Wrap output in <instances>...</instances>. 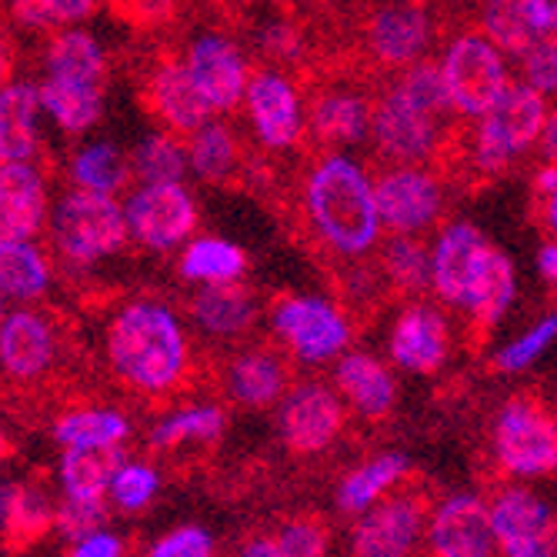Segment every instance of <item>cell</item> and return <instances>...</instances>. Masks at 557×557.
<instances>
[{
	"label": "cell",
	"mask_w": 557,
	"mask_h": 557,
	"mask_svg": "<svg viewBox=\"0 0 557 557\" xmlns=\"http://www.w3.org/2000/svg\"><path fill=\"white\" fill-rule=\"evenodd\" d=\"M304 218H308L318 244L341 261H361L374 255L384 224L374 197V181L361 161L347 150L321 154L300 187Z\"/></svg>",
	"instance_id": "cell-1"
},
{
	"label": "cell",
	"mask_w": 557,
	"mask_h": 557,
	"mask_svg": "<svg viewBox=\"0 0 557 557\" xmlns=\"http://www.w3.org/2000/svg\"><path fill=\"white\" fill-rule=\"evenodd\" d=\"M108 361L114 374L140 394H168L187 377L190 344L174 308L137 297L108 324Z\"/></svg>",
	"instance_id": "cell-2"
},
{
	"label": "cell",
	"mask_w": 557,
	"mask_h": 557,
	"mask_svg": "<svg viewBox=\"0 0 557 557\" xmlns=\"http://www.w3.org/2000/svg\"><path fill=\"white\" fill-rule=\"evenodd\" d=\"M50 247L67 268H94L127 247L131 231L124 218V200L114 194H97L71 187L54 205L47 221Z\"/></svg>",
	"instance_id": "cell-3"
},
{
	"label": "cell",
	"mask_w": 557,
	"mask_h": 557,
	"mask_svg": "<svg viewBox=\"0 0 557 557\" xmlns=\"http://www.w3.org/2000/svg\"><path fill=\"white\" fill-rule=\"evenodd\" d=\"M547 121V97L531 84H511L497 104L474 121L471 131V171L494 177L518 164L528 150L537 147Z\"/></svg>",
	"instance_id": "cell-4"
},
{
	"label": "cell",
	"mask_w": 557,
	"mask_h": 557,
	"mask_svg": "<svg viewBox=\"0 0 557 557\" xmlns=\"http://www.w3.org/2000/svg\"><path fill=\"white\" fill-rule=\"evenodd\" d=\"M441 74L454 111L468 121L487 114L515 84L508 71V58L481 30H461L447 40L441 54Z\"/></svg>",
	"instance_id": "cell-5"
},
{
	"label": "cell",
	"mask_w": 557,
	"mask_h": 557,
	"mask_svg": "<svg viewBox=\"0 0 557 557\" xmlns=\"http://www.w3.org/2000/svg\"><path fill=\"white\" fill-rule=\"evenodd\" d=\"M371 140L387 164H431L450 144V117L418 108L391 84L374 100Z\"/></svg>",
	"instance_id": "cell-6"
},
{
	"label": "cell",
	"mask_w": 557,
	"mask_h": 557,
	"mask_svg": "<svg viewBox=\"0 0 557 557\" xmlns=\"http://www.w3.org/2000/svg\"><path fill=\"white\" fill-rule=\"evenodd\" d=\"M271 331L300 364L337 361L350 347L354 327L344 308L321 294H287L271 308Z\"/></svg>",
	"instance_id": "cell-7"
},
{
	"label": "cell",
	"mask_w": 557,
	"mask_h": 557,
	"mask_svg": "<svg viewBox=\"0 0 557 557\" xmlns=\"http://www.w3.org/2000/svg\"><path fill=\"white\" fill-rule=\"evenodd\" d=\"M494 458L511 478L531 481L557 471V418L534 397H511L494 418Z\"/></svg>",
	"instance_id": "cell-8"
},
{
	"label": "cell",
	"mask_w": 557,
	"mask_h": 557,
	"mask_svg": "<svg viewBox=\"0 0 557 557\" xmlns=\"http://www.w3.org/2000/svg\"><path fill=\"white\" fill-rule=\"evenodd\" d=\"M124 218L131 240L150 255L181 250L197 231V200L184 181L177 184H137L124 197Z\"/></svg>",
	"instance_id": "cell-9"
},
{
	"label": "cell",
	"mask_w": 557,
	"mask_h": 557,
	"mask_svg": "<svg viewBox=\"0 0 557 557\" xmlns=\"http://www.w3.org/2000/svg\"><path fill=\"white\" fill-rule=\"evenodd\" d=\"M374 197L384 234H428L447 205V187L437 171L421 164H394L374 177Z\"/></svg>",
	"instance_id": "cell-10"
},
{
	"label": "cell",
	"mask_w": 557,
	"mask_h": 557,
	"mask_svg": "<svg viewBox=\"0 0 557 557\" xmlns=\"http://www.w3.org/2000/svg\"><path fill=\"white\" fill-rule=\"evenodd\" d=\"M361 40L381 71H404L424 61L434 40L431 4L428 0H377L361 27Z\"/></svg>",
	"instance_id": "cell-11"
},
{
	"label": "cell",
	"mask_w": 557,
	"mask_h": 557,
	"mask_svg": "<svg viewBox=\"0 0 557 557\" xmlns=\"http://www.w3.org/2000/svg\"><path fill=\"white\" fill-rule=\"evenodd\" d=\"M494 244L471 221H450L431 244V290L447 308L468 311V304L491 264Z\"/></svg>",
	"instance_id": "cell-12"
},
{
	"label": "cell",
	"mask_w": 557,
	"mask_h": 557,
	"mask_svg": "<svg viewBox=\"0 0 557 557\" xmlns=\"http://www.w3.org/2000/svg\"><path fill=\"white\" fill-rule=\"evenodd\" d=\"M244 111L258 144L271 154H284V150L297 147L304 131H308V104H304L297 84L274 67L250 74Z\"/></svg>",
	"instance_id": "cell-13"
},
{
	"label": "cell",
	"mask_w": 557,
	"mask_h": 557,
	"mask_svg": "<svg viewBox=\"0 0 557 557\" xmlns=\"http://www.w3.org/2000/svg\"><path fill=\"white\" fill-rule=\"evenodd\" d=\"M344 418L347 414H344L341 391L318 381L297 384L281 400V414H277L281 441L290 454H300V458L321 454L344 431Z\"/></svg>",
	"instance_id": "cell-14"
},
{
	"label": "cell",
	"mask_w": 557,
	"mask_h": 557,
	"mask_svg": "<svg viewBox=\"0 0 557 557\" xmlns=\"http://www.w3.org/2000/svg\"><path fill=\"white\" fill-rule=\"evenodd\" d=\"M494 544L500 557H550L557 547V524L547 504L524 487H508L491 500Z\"/></svg>",
	"instance_id": "cell-15"
},
{
	"label": "cell",
	"mask_w": 557,
	"mask_h": 557,
	"mask_svg": "<svg viewBox=\"0 0 557 557\" xmlns=\"http://www.w3.org/2000/svg\"><path fill=\"white\" fill-rule=\"evenodd\" d=\"M184 64L214 114H231L244 104V94L250 84V64L231 37L200 34L197 40H190Z\"/></svg>",
	"instance_id": "cell-16"
},
{
	"label": "cell",
	"mask_w": 557,
	"mask_h": 557,
	"mask_svg": "<svg viewBox=\"0 0 557 557\" xmlns=\"http://www.w3.org/2000/svg\"><path fill=\"white\" fill-rule=\"evenodd\" d=\"M424 531V504L414 494L384 497L350 531V557H411Z\"/></svg>",
	"instance_id": "cell-17"
},
{
	"label": "cell",
	"mask_w": 557,
	"mask_h": 557,
	"mask_svg": "<svg viewBox=\"0 0 557 557\" xmlns=\"http://www.w3.org/2000/svg\"><path fill=\"white\" fill-rule=\"evenodd\" d=\"M428 547L434 557H494L491 504L478 494L441 500L428 521Z\"/></svg>",
	"instance_id": "cell-18"
},
{
	"label": "cell",
	"mask_w": 557,
	"mask_h": 557,
	"mask_svg": "<svg viewBox=\"0 0 557 557\" xmlns=\"http://www.w3.org/2000/svg\"><path fill=\"white\" fill-rule=\"evenodd\" d=\"M391 361L408 374H434L444 368L450 354V324L434 304H408L387 337Z\"/></svg>",
	"instance_id": "cell-19"
},
{
	"label": "cell",
	"mask_w": 557,
	"mask_h": 557,
	"mask_svg": "<svg viewBox=\"0 0 557 557\" xmlns=\"http://www.w3.org/2000/svg\"><path fill=\"white\" fill-rule=\"evenodd\" d=\"M58 361V331L47 314L27 308L8 311L0 321V368L14 381H37Z\"/></svg>",
	"instance_id": "cell-20"
},
{
	"label": "cell",
	"mask_w": 557,
	"mask_h": 557,
	"mask_svg": "<svg viewBox=\"0 0 557 557\" xmlns=\"http://www.w3.org/2000/svg\"><path fill=\"white\" fill-rule=\"evenodd\" d=\"M50 221L47 177L34 161L0 164V237L37 240Z\"/></svg>",
	"instance_id": "cell-21"
},
{
	"label": "cell",
	"mask_w": 557,
	"mask_h": 557,
	"mask_svg": "<svg viewBox=\"0 0 557 557\" xmlns=\"http://www.w3.org/2000/svg\"><path fill=\"white\" fill-rule=\"evenodd\" d=\"M144 97L150 114L164 124V131H174L181 137H190L197 127H205L214 117L184 61H161L147 74Z\"/></svg>",
	"instance_id": "cell-22"
},
{
	"label": "cell",
	"mask_w": 557,
	"mask_h": 557,
	"mask_svg": "<svg viewBox=\"0 0 557 557\" xmlns=\"http://www.w3.org/2000/svg\"><path fill=\"white\" fill-rule=\"evenodd\" d=\"M374 100L354 87H324L308 104V131L327 150L358 147L371 137Z\"/></svg>",
	"instance_id": "cell-23"
},
{
	"label": "cell",
	"mask_w": 557,
	"mask_h": 557,
	"mask_svg": "<svg viewBox=\"0 0 557 557\" xmlns=\"http://www.w3.org/2000/svg\"><path fill=\"white\" fill-rule=\"evenodd\" d=\"M261 318V304L255 290L244 287L240 281L234 284H205L190 297V321L200 334L218 337V341H234L244 337Z\"/></svg>",
	"instance_id": "cell-24"
},
{
	"label": "cell",
	"mask_w": 557,
	"mask_h": 557,
	"mask_svg": "<svg viewBox=\"0 0 557 557\" xmlns=\"http://www.w3.org/2000/svg\"><path fill=\"white\" fill-rule=\"evenodd\" d=\"M334 387L344 400L368 421H381L391 414L397 400L394 374L368 350H344L334 361Z\"/></svg>",
	"instance_id": "cell-25"
},
{
	"label": "cell",
	"mask_w": 557,
	"mask_h": 557,
	"mask_svg": "<svg viewBox=\"0 0 557 557\" xmlns=\"http://www.w3.org/2000/svg\"><path fill=\"white\" fill-rule=\"evenodd\" d=\"M40 117L44 104L37 81H11L0 87V164L37 158Z\"/></svg>",
	"instance_id": "cell-26"
},
{
	"label": "cell",
	"mask_w": 557,
	"mask_h": 557,
	"mask_svg": "<svg viewBox=\"0 0 557 557\" xmlns=\"http://www.w3.org/2000/svg\"><path fill=\"white\" fill-rule=\"evenodd\" d=\"M40 104L44 117L54 121L64 134L81 137L104 121L108 111V84H87V81H61V77H40Z\"/></svg>",
	"instance_id": "cell-27"
},
{
	"label": "cell",
	"mask_w": 557,
	"mask_h": 557,
	"mask_svg": "<svg viewBox=\"0 0 557 557\" xmlns=\"http://www.w3.org/2000/svg\"><path fill=\"white\" fill-rule=\"evenodd\" d=\"M111 61L108 50L94 34L81 27H64L47 40L40 58V77H61V81H87V84H108Z\"/></svg>",
	"instance_id": "cell-28"
},
{
	"label": "cell",
	"mask_w": 557,
	"mask_h": 557,
	"mask_svg": "<svg viewBox=\"0 0 557 557\" xmlns=\"http://www.w3.org/2000/svg\"><path fill=\"white\" fill-rule=\"evenodd\" d=\"M224 384L234 404L240 408H268V404L281 400L287 391V368L268 347H250L227 364Z\"/></svg>",
	"instance_id": "cell-29"
},
{
	"label": "cell",
	"mask_w": 557,
	"mask_h": 557,
	"mask_svg": "<svg viewBox=\"0 0 557 557\" xmlns=\"http://www.w3.org/2000/svg\"><path fill=\"white\" fill-rule=\"evenodd\" d=\"M54 284V268L37 240L0 237V297L14 304L40 300Z\"/></svg>",
	"instance_id": "cell-30"
},
{
	"label": "cell",
	"mask_w": 557,
	"mask_h": 557,
	"mask_svg": "<svg viewBox=\"0 0 557 557\" xmlns=\"http://www.w3.org/2000/svg\"><path fill=\"white\" fill-rule=\"evenodd\" d=\"M177 274L187 284H234L247 274V255L244 247L218 237V234H200L190 237L181 255H177Z\"/></svg>",
	"instance_id": "cell-31"
},
{
	"label": "cell",
	"mask_w": 557,
	"mask_h": 557,
	"mask_svg": "<svg viewBox=\"0 0 557 557\" xmlns=\"http://www.w3.org/2000/svg\"><path fill=\"white\" fill-rule=\"evenodd\" d=\"M411 461L404 458L400 450H384L377 458L364 461L361 468H354L341 484H337V508L344 515H364L374 504H381L387 497L391 487H397L408 474Z\"/></svg>",
	"instance_id": "cell-32"
},
{
	"label": "cell",
	"mask_w": 557,
	"mask_h": 557,
	"mask_svg": "<svg viewBox=\"0 0 557 557\" xmlns=\"http://www.w3.org/2000/svg\"><path fill=\"white\" fill-rule=\"evenodd\" d=\"M187 161H190V174L205 184H231L240 168V137L231 124L224 121H208L205 127H197L187 137Z\"/></svg>",
	"instance_id": "cell-33"
},
{
	"label": "cell",
	"mask_w": 557,
	"mask_h": 557,
	"mask_svg": "<svg viewBox=\"0 0 557 557\" xmlns=\"http://www.w3.org/2000/svg\"><path fill=\"white\" fill-rule=\"evenodd\" d=\"M67 177H71V187L117 197V190H124L127 181L134 177L131 154H124L114 140L81 144L67 161Z\"/></svg>",
	"instance_id": "cell-34"
},
{
	"label": "cell",
	"mask_w": 557,
	"mask_h": 557,
	"mask_svg": "<svg viewBox=\"0 0 557 557\" xmlns=\"http://www.w3.org/2000/svg\"><path fill=\"white\" fill-rule=\"evenodd\" d=\"M124 465L121 447H64L61 484L67 497H104Z\"/></svg>",
	"instance_id": "cell-35"
},
{
	"label": "cell",
	"mask_w": 557,
	"mask_h": 557,
	"mask_svg": "<svg viewBox=\"0 0 557 557\" xmlns=\"http://www.w3.org/2000/svg\"><path fill=\"white\" fill-rule=\"evenodd\" d=\"M377 264L394 294L421 297L431 290V244L411 234H391L381 247Z\"/></svg>",
	"instance_id": "cell-36"
},
{
	"label": "cell",
	"mask_w": 557,
	"mask_h": 557,
	"mask_svg": "<svg viewBox=\"0 0 557 557\" xmlns=\"http://www.w3.org/2000/svg\"><path fill=\"white\" fill-rule=\"evenodd\" d=\"M515 297H518V268L508 255H504V250L494 247L491 264H487L465 314L471 318V324L481 334H487L508 318V311L515 308Z\"/></svg>",
	"instance_id": "cell-37"
},
{
	"label": "cell",
	"mask_w": 557,
	"mask_h": 557,
	"mask_svg": "<svg viewBox=\"0 0 557 557\" xmlns=\"http://www.w3.org/2000/svg\"><path fill=\"white\" fill-rule=\"evenodd\" d=\"M478 30L504 58L515 61H521L528 54V47L541 37V27L531 21L524 0H481Z\"/></svg>",
	"instance_id": "cell-38"
},
{
	"label": "cell",
	"mask_w": 557,
	"mask_h": 557,
	"mask_svg": "<svg viewBox=\"0 0 557 557\" xmlns=\"http://www.w3.org/2000/svg\"><path fill=\"white\" fill-rule=\"evenodd\" d=\"M137 184H177L190 174L187 144L174 131H150L131 150Z\"/></svg>",
	"instance_id": "cell-39"
},
{
	"label": "cell",
	"mask_w": 557,
	"mask_h": 557,
	"mask_svg": "<svg viewBox=\"0 0 557 557\" xmlns=\"http://www.w3.org/2000/svg\"><path fill=\"white\" fill-rule=\"evenodd\" d=\"M224 424L227 418L218 404H190V408H181L158 421L150 431V444L161 450H174L184 444H214L224 434Z\"/></svg>",
	"instance_id": "cell-40"
},
{
	"label": "cell",
	"mask_w": 557,
	"mask_h": 557,
	"mask_svg": "<svg viewBox=\"0 0 557 557\" xmlns=\"http://www.w3.org/2000/svg\"><path fill=\"white\" fill-rule=\"evenodd\" d=\"M131 434V421L114 408H81L54 424V437L64 447H121Z\"/></svg>",
	"instance_id": "cell-41"
},
{
	"label": "cell",
	"mask_w": 557,
	"mask_h": 557,
	"mask_svg": "<svg viewBox=\"0 0 557 557\" xmlns=\"http://www.w3.org/2000/svg\"><path fill=\"white\" fill-rule=\"evenodd\" d=\"M97 8V0H8L11 21L24 30H64L81 27Z\"/></svg>",
	"instance_id": "cell-42"
},
{
	"label": "cell",
	"mask_w": 557,
	"mask_h": 557,
	"mask_svg": "<svg viewBox=\"0 0 557 557\" xmlns=\"http://www.w3.org/2000/svg\"><path fill=\"white\" fill-rule=\"evenodd\" d=\"M554 344H557V311L544 314V318L534 321L524 334H518L515 341L504 344V347L494 354V368L504 371V374L531 371Z\"/></svg>",
	"instance_id": "cell-43"
},
{
	"label": "cell",
	"mask_w": 557,
	"mask_h": 557,
	"mask_svg": "<svg viewBox=\"0 0 557 557\" xmlns=\"http://www.w3.org/2000/svg\"><path fill=\"white\" fill-rule=\"evenodd\" d=\"M58 521V515H50V504L30 491V487H21L17 491V500H14V511L4 524L8 537L17 541V544H34L37 537H44L50 531V524Z\"/></svg>",
	"instance_id": "cell-44"
},
{
	"label": "cell",
	"mask_w": 557,
	"mask_h": 557,
	"mask_svg": "<svg viewBox=\"0 0 557 557\" xmlns=\"http://www.w3.org/2000/svg\"><path fill=\"white\" fill-rule=\"evenodd\" d=\"M158 487H161V478H158L154 468L140 465V461H124L121 471L114 474L111 497L124 511H140V508H147L150 500H154Z\"/></svg>",
	"instance_id": "cell-45"
},
{
	"label": "cell",
	"mask_w": 557,
	"mask_h": 557,
	"mask_svg": "<svg viewBox=\"0 0 557 557\" xmlns=\"http://www.w3.org/2000/svg\"><path fill=\"white\" fill-rule=\"evenodd\" d=\"M518 64L524 84H531L544 97H557V30H544Z\"/></svg>",
	"instance_id": "cell-46"
},
{
	"label": "cell",
	"mask_w": 557,
	"mask_h": 557,
	"mask_svg": "<svg viewBox=\"0 0 557 557\" xmlns=\"http://www.w3.org/2000/svg\"><path fill=\"white\" fill-rule=\"evenodd\" d=\"M104 497H67L61 504V511H58V531L71 541H84L90 534L100 531V524H104Z\"/></svg>",
	"instance_id": "cell-47"
},
{
	"label": "cell",
	"mask_w": 557,
	"mask_h": 557,
	"mask_svg": "<svg viewBox=\"0 0 557 557\" xmlns=\"http://www.w3.org/2000/svg\"><path fill=\"white\" fill-rule=\"evenodd\" d=\"M277 544L284 557H327V531L324 524L311 518L284 524L277 534Z\"/></svg>",
	"instance_id": "cell-48"
},
{
	"label": "cell",
	"mask_w": 557,
	"mask_h": 557,
	"mask_svg": "<svg viewBox=\"0 0 557 557\" xmlns=\"http://www.w3.org/2000/svg\"><path fill=\"white\" fill-rule=\"evenodd\" d=\"M147 557H214V537L205 528L187 524V528L164 534L147 550Z\"/></svg>",
	"instance_id": "cell-49"
},
{
	"label": "cell",
	"mask_w": 557,
	"mask_h": 557,
	"mask_svg": "<svg viewBox=\"0 0 557 557\" xmlns=\"http://www.w3.org/2000/svg\"><path fill=\"white\" fill-rule=\"evenodd\" d=\"M261 47H264V54L274 58V61H294L297 58V50H300V34L294 24H268L261 30Z\"/></svg>",
	"instance_id": "cell-50"
},
{
	"label": "cell",
	"mask_w": 557,
	"mask_h": 557,
	"mask_svg": "<svg viewBox=\"0 0 557 557\" xmlns=\"http://www.w3.org/2000/svg\"><path fill=\"white\" fill-rule=\"evenodd\" d=\"M121 537L108 534V531H97L84 541H77V547L71 550V557H121Z\"/></svg>",
	"instance_id": "cell-51"
},
{
	"label": "cell",
	"mask_w": 557,
	"mask_h": 557,
	"mask_svg": "<svg viewBox=\"0 0 557 557\" xmlns=\"http://www.w3.org/2000/svg\"><path fill=\"white\" fill-rule=\"evenodd\" d=\"M537 154H541V164H557V104L547 108V121H544V131L537 140Z\"/></svg>",
	"instance_id": "cell-52"
},
{
	"label": "cell",
	"mask_w": 557,
	"mask_h": 557,
	"mask_svg": "<svg viewBox=\"0 0 557 557\" xmlns=\"http://www.w3.org/2000/svg\"><path fill=\"white\" fill-rule=\"evenodd\" d=\"M534 268H537V274H541V281L544 284H557V240L550 237V240H544L541 247H537V258H534Z\"/></svg>",
	"instance_id": "cell-53"
},
{
	"label": "cell",
	"mask_w": 557,
	"mask_h": 557,
	"mask_svg": "<svg viewBox=\"0 0 557 557\" xmlns=\"http://www.w3.org/2000/svg\"><path fill=\"white\" fill-rule=\"evenodd\" d=\"M531 21L544 30H557V0H524Z\"/></svg>",
	"instance_id": "cell-54"
},
{
	"label": "cell",
	"mask_w": 557,
	"mask_h": 557,
	"mask_svg": "<svg viewBox=\"0 0 557 557\" xmlns=\"http://www.w3.org/2000/svg\"><path fill=\"white\" fill-rule=\"evenodd\" d=\"M240 557H284V554H281L277 537H258L240 550Z\"/></svg>",
	"instance_id": "cell-55"
},
{
	"label": "cell",
	"mask_w": 557,
	"mask_h": 557,
	"mask_svg": "<svg viewBox=\"0 0 557 557\" xmlns=\"http://www.w3.org/2000/svg\"><path fill=\"white\" fill-rule=\"evenodd\" d=\"M531 184H534V194L537 197H547L557 187V164H541Z\"/></svg>",
	"instance_id": "cell-56"
},
{
	"label": "cell",
	"mask_w": 557,
	"mask_h": 557,
	"mask_svg": "<svg viewBox=\"0 0 557 557\" xmlns=\"http://www.w3.org/2000/svg\"><path fill=\"white\" fill-rule=\"evenodd\" d=\"M541 221H544L547 234L557 240V187L547 197H541Z\"/></svg>",
	"instance_id": "cell-57"
},
{
	"label": "cell",
	"mask_w": 557,
	"mask_h": 557,
	"mask_svg": "<svg viewBox=\"0 0 557 557\" xmlns=\"http://www.w3.org/2000/svg\"><path fill=\"white\" fill-rule=\"evenodd\" d=\"M171 11V0H134V14H147L150 21H158Z\"/></svg>",
	"instance_id": "cell-58"
},
{
	"label": "cell",
	"mask_w": 557,
	"mask_h": 557,
	"mask_svg": "<svg viewBox=\"0 0 557 557\" xmlns=\"http://www.w3.org/2000/svg\"><path fill=\"white\" fill-rule=\"evenodd\" d=\"M21 484H0V528L8 524L11 511H14V500H17Z\"/></svg>",
	"instance_id": "cell-59"
},
{
	"label": "cell",
	"mask_w": 557,
	"mask_h": 557,
	"mask_svg": "<svg viewBox=\"0 0 557 557\" xmlns=\"http://www.w3.org/2000/svg\"><path fill=\"white\" fill-rule=\"evenodd\" d=\"M11 71H14V54H11L8 37L0 34V87H8V84H11Z\"/></svg>",
	"instance_id": "cell-60"
},
{
	"label": "cell",
	"mask_w": 557,
	"mask_h": 557,
	"mask_svg": "<svg viewBox=\"0 0 557 557\" xmlns=\"http://www.w3.org/2000/svg\"><path fill=\"white\" fill-rule=\"evenodd\" d=\"M8 454H11V447H8V437H4V431H0V465L8 461Z\"/></svg>",
	"instance_id": "cell-61"
},
{
	"label": "cell",
	"mask_w": 557,
	"mask_h": 557,
	"mask_svg": "<svg viewBox=\"0 0 557 557\" xmlns=\"http://www.w3.org/2000/svg\"><path fill=\"white\" fill-rule=\"evenodd\" d=\"M4 314H8V300L0 297V321H4Z\"/></svg>",
	"instance_id": "cell-62"
},
{
	"label": "cell",
	"mask_w": 557,
	"mask_h": 557,
	"mask_svg": "<svg viewBox=\"0 0 557 557\" xmlns=\"http://www.w3.org/2000/svg\"><path fill=\"white\" fill-rule=\"evenodd\" d=\"M471 4H481V0H471Z\"/></svg>",
	"instance_id": "cell-63"
},
{
	"label": "cell",
	"mask_w": 557,
	"mask_h": 557,
	"mask_svg": "<svg viewBox=\"0 0 557 557\" xmlns=\"http://www.w3.org/2000/svg\"><path fill=\"white\" fill-rule=\"evenodd\" d=\"M554 294H557V284H554Z\"/></svg>",
	"instance_id": "cell-64"
}]
</instances>
